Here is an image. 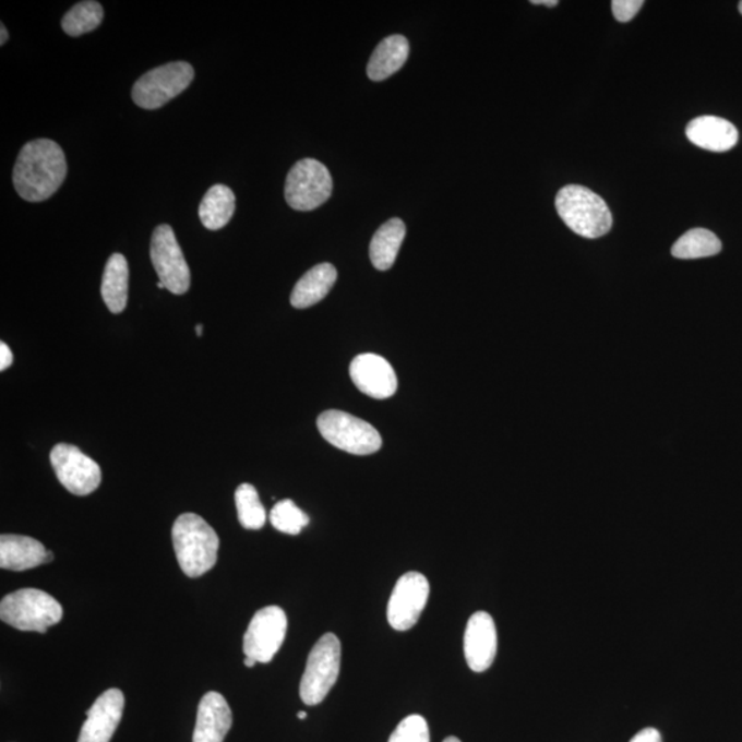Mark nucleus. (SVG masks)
I'll return each mask as SVG.
<instances>
[{
    "instance_id": "nucleus-11",
    "label": "nucleus",
    "mask_w": 742,
    "mask_h": 742,
    "mask_svg": "<svg viewBox=\"0 0 742 742\" xmlns=\"http://www.w3.org/2000/svg\"><path fill=\"white\" fill-rule=\"evenodd\" d=\"M288 618L283 608L266 607L254 613L243 637V654L258 662H267L274 659L283 646Z\"/></svg>"
},
{
    "instance_id": "nucleus-5",
    "label": "nucleus",
    "mask_w": 742,
    "mask_h": 742,
    "mask_svg": "<svg viewBox=\"0 0 742 742\" xmlns=\"http://www.w3.org/2000/svg\"><path fill=\"white\" fill-rule=\"evenodd\" d=\"M342 644L336 635H322L314 645L300 682V697L307 705H318L326 698L340 675Z\"/></svg>"
},
{
    "instance_id": "nucleus-21",
    "label": "nucleus",
    "mask_w": 742,
    "mask_h": 742,
    "mask_svg": "<svg viewBox=\"0 0 742 742\" xmlns=\"http://www.w3.org/2000/svg\"><path fill=\"white\" fill-rule=\"evenodd\" d=\"M129 263L121 253L111 254L106 263L100 295L111 314H120L129 301Z\"/></svg>"
},
{
    "instance_id": "nucleus-8",
    "label": "nucleus",
    "mask_w": 742,
    "mask_h": 742,
    "mask_svg": "<svg viewBox=\"0 0 742 742\" xmlns=\"http://www.w3.org/2000/svg\"><path fill=\"white\" fill-rule=\"evenodd\" d=\"M332 192L331 172L314 158L297 161L286 178V203L296 211L309 212L320 208L331 199Z\"/></svg>"
},
{
    "instance_id": "nucleus-26",
    "label": "nucleus",
    "mask_w": 742,
    "mask_h": 742,
    "mask_svg": "<svg viewBox=\"0 0 742 742\" xmlns=\"http://www.w3.org/2000/svg\"><path fill=\"white\" fill-rule=\"evenodd\" d=\"M238 519L246 529H262L266 524V508L260 502L256 489L243 482L236 491Z\"/></svg>"
},
{
    "instance_id": "nucleus-23",
    "label": "nucleus",
    "mask_w": 742,
    "mask_h": 742,
    "mask_svg": "<svg viewBox=\"0 0 742 742\" xmlns=\"http://www.w3.org/2000/svg\"><path fill=\"white\" fill-rule=\"evenodd\" d=\"M236 211V195L229 185L215 184L201 201L200 220L208 230H220L231 220Z\"/></svg>"
},
{
    "instance_id": "nucleus-15",
    "label": "nucleus",
    "mask_w": 742,
    "mask_h": 742,
    "mask_svg": "<svg viewBox=\"0 0 742 742\" xmlns=\"http://www.w3.org/2000/svg\"><path fill=\"white\" fill-rule=\"evenodd\" d=\"M125 698L119 689H109L87 711L77 742H109L123 718Z\"/></svg>"
},
{
    "instance_id": "nucleus-7",
    "label": "nucleus",
    "mask_w": 742,
    "mask_h": 742,
    "mask_svg": "<svg viewBox=\"0 0 742 742\" xmlns=\"http://www.w3.org/2000/svg\"><path fill=\"white\" fill-rule=\"evenodd\" d=\"M194 69L189 62L177 61L152 69L137 79L132 99L142 109L163 108L192 84Z\"/></svg>"
},
{
    "instance_id": "nucleus-4",
    "label": "nucleus",
    "mask_w": 742,
    "mask_h": 742,
    "mask_svg": "<svg viewBox=\"0 0 742 742\" xmlns=\"http://www.w3.org/2000/svg\"><path fill=\"white\" fill-rule=\"evenodd\" d=\"M63 617L61 603L37 588H23L10 593L0 602V619L20 631H36L45 634L51 625L60 623Z\"/></svg>"
},
{
    "instance_id": "nucleus-10",
    "label": "nucleus",
    "mask_w": 742,
    "mask_h": 742,
    "mask_svg": "<svg viewBox=\"0 0 742 742\" xmlns=\"http://www.w3.org/2000/svg\"><path fill=\"white\" fill-rule=\"evenodd\" d=\"M50 460L58 481L73 495L93 494L103 480L99 465L83 454L76 445L57 444L51 450Z\"/></svg>"
},
{
    "instance_id": "nucleus-1",
    "label": "nucleus",
    "mask_w": 742,
    "mask_h": 742,
    "mask_svg": "<svg viewBox=\"0 0 742 742\" xmlns=\"http://www.w3.org/2000/svg\"><path fill=\"white\" fill-rule=\"evenodd\" d=\"M65 153L57 142L35 140L21 148L13 171V183L21 199L40 203L50 199L67 178Z\"/></svg>"
},
{
    "instance_id": "nucleus-27",
    "label": "nucleus",
    "mask_w": 742,
    "mask_h": 742,
    "mask_svg": "<svg viewBox=\"0 0 742 742\" xmlns=\"http://www.w3.org/2000/svg\"><path fill=\"white\" fill-rule=\"evenodd\" d=\"M270 522L279 532L299 535L309 526L310 517L294 501L284 500L273 507Z\"/></svg>"
},
{
    "instance_id": "nucleus-22",
    "label": "nucleus",
    "mask_w": 742,
    "mask_h": 742,
    "mask_svg": "<svg viewBox=\"0 0 742 742\" xmlns=\"http://www.w3.org/2000/svg\"><path fill=\"white\" fill-rule=\"evenodd\" d=\"M406 226L403 220L391 219L380 227L370 242V260L380 272H386L394 266L397 253L405 241Z\"/></svg>"
},
{
    "instance_id": "nucleus-14",
    "label": "nucleus",
    "mask_w": 742,
    "mask_h": 742,
    "mask_svg": "<svg viewBox=\"0 0 742 742\" xmlns=\"http://www.w3.org/2000/svg\"><path fill=\"white\" fill-rule=\"evenodd\" d=\"M349 374L357 388L373 399H388L397 390L395 370L380 355H358L352 360Z\"/></svg>"
},
{
    "instance_id": "nucleus-36",
    "label": "nucleus",
    "mask_w": 742,
    "mask_h": 742,
    "mask_svg": "<svg viewBox=\"0 0 742 742\" xmlns=\"http://www.w3.org/2000/svg\"><path fill=\"white\" fill-rule=\"evenodd\" d=\"M203 331H204L203 325H198V327H195V332H198L200 337L203 336Z\"/></svg>"
},
{
    "instance_id": "nucleus-17",
    "label": "nucleus",
    "mask_w": 742,
    "mask_h": 742,
    "mask_svg": "<svg viewBox=\"0 0 742 742\" xmlns=\"http://www.w3.org/2000/svg\"><path fill=\"white\" fill-rule=\"evenodd\" d=\"M55 555L45 546L23 535H2L0 537V569L28 571L51 563Z\"/></svg>"
},
{
    "instance_id": "nucleus-29",
    "label": "nucleus",
    "mask_w": 742,
    "mask_h": 742,
    "mask_svg": "<svg viewBox=\"0 0 742 742\" xmlns=\"http://www.w3.org/2000/svg\"><path fill=\"white\" fill-rule=\"evenodd\" d=\"M643 7V0H613L612 12L619 23H629Z\"/></svg>"
},
{
    "instance_id": "nucleus-32",
    "label": "nucleus",
    "mask_w": 742,
    "mask_h": 742,
    "mask_svg": "<svg viewBox=\"0 0 742 742\" xmlns=\"http://www.w3.org/2000/svg\"><path fill=\"white\" fill-rule=\"evenodd\" d=\"M532 4H537V7H540V4H543V7L548 8H555L559 2L556 0H532Z\"/></svg>"
},
{
    "instance_id": "nucleus-6",
    "label": "nucleus",
    "mask_w": 742,
    "mask_h": 742,
    "mask_svg": "<svg viewBox=\"0 0 742 742\" xmlns=\"http://www.w3.org/2000/svg\"><path fill=\"white\" fill-rule=\"evenodd\" d=\"M318 429L326 442L349 454H374L383 445L378 429L348 412L338 410L322 412L318 418Z\"/></svg>"
},
{
    "instance_id": "nucleus-37",
    "label": "nucleus",
    "mask_w": 742,
    "mask_h": 742,
    "mask_svg": "<svg viewBox=\"0 0 742 742\" xmlns=\"http://www.w3.org/2000/svg\"><path fill=\"white\" fill-rule=\"evenodd\" d=\"M297 718L301 720L307 719V714L304 711H300L299 714H297Z\"/></svg>"
},
{
    "instance_id": "nucleus-25",
    "label": "nucleus",
    "mask_w": 742,
    "mask_h": 742,
    "mask_svg": "<svg viewBox=\"0 0 742 742\" xmlns=\"http://www.w3.org/2000/svg\"><path fill=\"white\" fill-rule=\"evenodd\" d=\"M104 8L94 0L74 4L69 12L63 15L62 29L67 35L77 37L98 28L104 21Z\"/></svg>"
},
{
    "instance_id": "nucleus-33",
    "label": "nucleus",
    "mask_w": 742,
    "mask_h": 742,
    "mask_svg": "<svg viewBox=\"0 0 742 742\" xmlns=\"http://www.w3.org/2000/svg\"><path fill=\"white\" fill-rule=\"evenodd\" d=\"M0 32H2V39H0V45L4 46L7 45V41L9 39L7 26H4L3 24L0 25Z\"/></svg>"
},
{
    "instance_id": "nucleus-12",
    "label": "nucleus",
    "mask_w": 742,
    "mask_h": 742,
    "mask_svg": "<svg viewBox=\"0 0 742 742\" xmlns=\"http://www.w3.org/2000/svg\"><path fill=\"white\" fill-rule=\"evenodd\" d=\"M429 582L420 572H407L391 594L386 618L392 629L407 631L418 623L429 598Z\"/></svg>"
},
{
    "instance_id": "nucleus-35",
    "label": "nucleus",
    "mask_w": 742,
    "mask_h": 742,
    "mask_svg": "<svg viewBox=\"0 0 742 742\" xmlns=\"http://www.w3.org/2000/svg\"><path fill=\"white\" fill-rule=\"evenodd\" d=\"M443 742H463L457 739V737H447Z\"/></svg>"
},
{
    "instance_id": "nucleus-9",
    "label": "nucleus",
    "mask_w": 742,
    "mask_h": 742,
    "mask_svg": "<svg viewBox=\"0 0 742 742\" xmlns=\"http://www.w3.org/2000/svg\"><path fill=\"white\" fill-rule=\"evenodd\" d=\"M151 258L167 290L173 295H184L189 290L192 275L171 226L160 225L153 231Z\"/></svg>"
},
{
    "instance_id": "nucleus-2",
    "label": "nucleus",
    "mask_w": 742,
    "mask_h": 742,
    "mask_svg": "<svg viewBox=\"0 0 742 742\" xmlns=\"http://www.w3.org/2000/svg\"><path fill=\"white\" fill-rule=\"evenodd\" d=\"M172 542L184 575L200 577L216 565L219 538L199 514L184 513L177 518L172 527Z\"/></svg>"
},
{
    "instance_id": "nucleus-31",
    "label": "nucleus",
    "mask_w": 742,
    "mask_h": 742,
    "mask_svg": "<svg viewBox=\"0 0 742 742\" xmlns=\"http://www.w3.org/2000/svg\"><path fill=\"white\" fill-rule=\"evenodd\" d=\"M13 363V354L7 343H0V370H7Z\"/></svg>"
},
{
    "instance_id": "nucleus-38",
    "label": "nucleus",
    "mask_w": 742,
    "mask_h": 742,
    "mask_svg": "<svg viewBox=\"0 0 742 742\" xmlns=\"http://www.w3.org/2000/svg\"><path fill=\"white\" fill-rule=\"evenodd\" d=\"M157 288L158 289H166V285H164L163 283H157Z\"/></svg>"
},
{
    "instance_id": "nucleus-13",
    "label": "nucleus",
    "mask_w": 742,
    "mask_h": 742,
    "mask_svg": "<svg viewBox=\"0 0 742 742\" xmlns=\"http://www.w3.org/2000/svg\"><path fill=\"white\" fill-rule=\"evenodd\" d=\"M498 650V634L494 619L490 613L476 612L466 624L464 654L471 671L484 672L494 662Z\"/></svg>"
},
{
    "instance_id": "nucleus-24",
    "label": "nucleus",
    "mask_w": 742,
    "mask_h": 742,
    "mask_svg": "<svg viewBox=\"0 0 742 742\" xmlns=\"http://www.w3.org/2000/svg\"><path fill=\"white\" fill-rule=\"evenodd\" d=\"M722 251V242L707 229H693L683 235L672 247V256L677 259H703L715 256Z\"/></svg>"
},
{
    "instance_id": "nucleus-30",
    "label": "nucleus",
    "mask_w": 742,
    "mask_h": 742,
    "mask_svg": "<svg viewBox=\"0 0 742 742\" xmlns=\"http://www.w3.org/2000/svg\"><path fill=\"white\" fill-rule=\"evenodd\" d=\"M630 742H661V734L659 730L648 728L641 730Z\"/></svg>"
},
{
    "instance_id": "nucleus-20",
    "label": "nucleus",
    "mask_w": 742,
    "mask_h": 742,
    "mask_svg": "<svg viewBox=\"0 0 742 742\" xmlns=\"http://www.w3.org/2000/svg\"><path fill=\"white\" fill-rule=\"evenodd\" d=\"M408 52H410V45L405 36L394 35L385 37L381 44L375 47L373 56L370 57L368 63V76L370 81L383 82L385 79L395 74L405 65Z\"/></svg>"
},
{
    "instance_id": "nucleus-18",
    "label": "nucleus",
    "mask_w": 742,
    "mask_h": 742,
    "mask_svg": "<svg viewBox=\"0 0 742 742\" xmlns=\"http://www.w3.org/2000/svg\"><path fill=\"white\" fill-rule=\"evenodd\" d=\"M687 140L704 151L728 152L739 142V131L729 120L717 116H699L686 127Z\"/></svg>"
},
{
    "instance_id": "nucleus-34",
    "label": "nucleus",
    "mask_w": 742,
    "mask_h": 742,
    "mask_svg": "<svg viewBox=\"0 0 742 742\" xmlns=\"http://www.w3.org/2000/svg\"><path fill=\"white\" fill-rule=\"evenodd\" d=\"M243 665H246L248 668H252L258 665V661L251 659V657H247V659L243 660Z\"/></svg>"
},
{
    "instance_id": "nucleus-16",
    "label": "nucleus",
    "mask_w": 742,
    "mask_h": 742,
    "mask_svg": "<svg viewBox=\"0 0 742 742\" xmlns=\"http://www.w3.org/2000/svg\"><path fill=\"white\" fill-rule=\"evenodd\" d=\"M232 725V714L226 698L208 692L201 698L195 720L193 742H223Z\"/></svg>"
},
{
    "instance_id": "nucleus-19",
    "label": "nucleus",
    "mask_w": 742,
    "mask_h": 742,
    "mask_svg": "<svg viewBox=\"0 0 742 742\" xmlns=\"http://www.w3.org/2000/svg\"><path fill=\"white\" fill-rule=\"evenodd\" d=\"M337 280V270L331 263L318 264L307 272L291 291L290 303L303 310L320 303Z\"/></svg>"
},
{
    "instance_id": "nucleus-28",
    "label": "nucleus",
    "mask_w": 742,
    "mask_h": 742,
    "mask_svg": "<svg viewBox=\"0 0 742 742\" xmlns=\"http://www.w3.org/2000/svg\"><path fill=\"white\" fill-rule=\"evenodd\" d=\"M388 742H431L426 718L421 715H410L402 720Z\"/></svg>"
},
{
    "instance_id": "nucleus-39",
    "label": "nucleus",
    "mask_w": 742,
    "mask_h": 742,
    "mask_svg": "<svg viewBox=\"0 0 742 742\" xmlns=\"http://www.w3.org/2000/svg\"><path fill=\"white\" fill-rule=\"evenodd\" d=\"M739 9H740V13L742 14V2H740Z\"/></svg>"
},
{
    "instance_id": "nucleus-3",
    "label": "nucleus",
    "mask_w": 742,
    "mask_h": 742,
    "mask_svg": "<svg viewBox=\"0 0 742 742\" xmlns=\"http://www.w3.org/2000/svg\"><path fill=\"white\" fill-rule=\"evenodd\" d=\"M555 208L561 219L577 236L600 238L612 229L613 217L606 201L579 184L561 189L555 198Z\"/></svg>"
}]
</instances>
